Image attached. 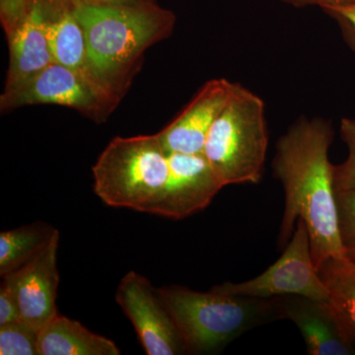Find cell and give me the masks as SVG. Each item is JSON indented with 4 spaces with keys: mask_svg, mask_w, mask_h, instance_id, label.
<instances>
[{
    "mask_svg": "<svg viewBox=\"0 0 355 355\" xmlns=\"http://www.w3.org/2000/svg\"><path fill=\"white\" fill-rule=\"evenodd\" d=\"M72 4L85 35L89 73L120 99L144 51L171 35L176 16L154 0L121 4L72 0Z\"/></svg>",
    "mask_w": 355,
    "mask_h": 355,
    "instance_id": "cell-2",
    "label": "cell"
},
{
    "mask_svg": "<svg viewBox=\"0 0 355 355\" xmlns=\"http://www.w3.org/2000/svg\"><path fill=\"white\" fill-rule=\"evenodd\" d=\"M55 230L50 224L36 222L0 233V275L6 277L31 261Z\"/></svg>",
    "mask_w": 355,
    "mask_h": 355,
    "instance_id": "cell-17",
    "label": "cell"
},
{
    "mask_svg": "<svg viewBox=\"0 0 355 355\" xmlns=\"http://www.w3.org/2000/svg\"><path fill=\"white\" fill-rule=\"evenodd\" d=\"M333 139L330 121L300 116L277 140L272 163L273 176L286 196L279 247L288 244L296 222L303 219L317 270L327 259L347 254L338 229L334 165L329 159Z\"/></svg>",
    "mask_w": 355,
    "mask_h": 355,
    "instance_id": "cell-1",
    "label": "cell"
},
{
    "mask_svg": "<svg viewBox=\"0 0 355 355\" xmlns=\"http://www.w3.org/2000/svg\"><path fill=\"white\" fill-rule=\"evenodd\" d=\"M338 229L345 250L355 248V190L335 191Z\"/></svg>",
    "mask_w": 355,
    "mask_h": 355,
    "instance_id": "cell-20",
    "label": "cell"
},
{
    "mask_svg": "<svg viewBox=\"0 0 355 355\" xmlns=\"http://www.w3.org/2000/svg\"><path fill=\"white\" fill-rule=\"evenodd\" d=\"M236 83L218 78L207 81L176 118L157 133L168 154H202L210 128L225 108Z\"/></svg>",
    "mask_w": 355,
    "mask_h": 355,
    "instance_id": "cell-11",
    "label": "cell"
},
{
    "mask_svg": "<svg viewBox=\"0 0 355 355\" xmlns=\"http://www.w3.org/2000/svg\"><path fill=\"white\" fill-rule=\"evenodd\" d=\"M92 170L95 193L106 205L161 216L170 167L157 135L114 137Z\"/></svg>",
    "mask_w": 355,
    "mask_h": 355,
    "instance_id": "cell-4",
    "label": "cell"
},
{
    "mask_svg": "<svg viewBox=\"0 0 355 355\" xmlns=\"http://www.w3.org/2000/svg\"><path fill=\"white\" fill-rule=\"evenodd\" d=\"M88 1L103 2V3H132V2L141 1V0H88Z\"/></svg>",
    "mask_w": 355,
    "mask_h": 355,
    "instance_id": "cell-24",
    "label": "cell"
},
{
    "mask_svg": "<svg viewBox=\"0 0 355 355\" xmlns=\"http://www.w3.org/2000/svg\"><path fill=\"white\" fill-rule=\"evenodd\" d=\"M327 13L331 14L334 17L338 18V20L349 24L355 33V2L349 6L335 7V8L324 10Z\"/></svg>",
    "mask_w": 355,
    "mask_h": 355,
    "instance_id": "cell-23",
    "label": "cell"
},
{
    "mask_svg": "<svg viewBox=\"0 0 355 355\" xmlns=\"http://www.w3.org/2000/svg\"><path fill=\"white\" fill-rule=\"evenodd\" d=\"M171 313L187 354H211L248 331L277 321L275 297L254 298L187 287L158 288Z\"/></svg>",
    "mask_w": 355,
    "mask_h": 355,
    "instance_id": "cell-3",
    "label": "cell"
},
{
    "mask_svg": "<svg viewBox=\"0 0 355 355\" xmlns=\"http://www.w3.org/2000/svg\"><path fill=\"white\" fill-rule=\"evenodd\" d=\"M268 146L265 103L236 83L232 97L210 128L203 155L222 187L258 184Z\"/></svg>",
    "mask_w": 355,
    "mask_h": 355,
    "instance_id": "cell-5",
    "label": "cell"
},
{
    "mask_svg": "<svg viewBox=\"0 0 355 355\" xmlns=\"http://www.w3.org/2000/svg\"><path fill=\"white\" fill-rule=\"evenodd\" d=\"M9 46L6 87H13L53 64L43 0H0Z\"/></svg>",
    "mask_w": 355,
    "mask_h": 355,
    "instance_id": "cell-9",
    "label": "cell"
},
{
    "mask_svg": "<svg viewBox=\"0 0 355 355\" xmlns=\"http://www.w3.org/2000/svg\"><path fill=\"white\" fill-rule=\"evenodd\" d=\"M170 175L161 216L183 219L205 209L223 187L202 154L169 153Z\"/></svg>",
    "mask_w": 355,
    "mask_h": 355,
    "instance_id": "cell-12",
    "label": "cell"
},
{
    "mask_svg": "<svg viewBox=\"0 0 355 355\" xmlns=\"http://www.w3.org/2000/svg\"><path fill=\"white\" fill-rule=\"evenodd\" d=\"M118 101L91 77L53 62L17 85L4 89L0 108L8 112L31 105H58L100 123L108 118Z\"/></svg>",
    "mask_w": 355,
    "mask_h": 355,
    "instance_id": "cell-6",
    "label": "cell"
},
{
    "mask_svg": "<svg viewBox=\"0 0 355 355\" xmlns=\"http://www.w3.org/2000/svg\"><path fill=\"white\" fill-rule=\"evenodd\" d=\"M116 301L132 322L140 343L148 355L187 354L171 313L146 277L135 272L121 279Z\"/></svg>",
    "mask_w": 355,
    "mask_h": 355,
    "instance_id": "cell-8",
    "label": "cell"
},
{
    "mask_svg": "<svg viewBox=\"0 0 355 355\" xmlns=\"http://www.w3.org/2000/svg\"><path fill=\"white\" fill-rule=\"evenodd\" d=\"M43 2L46 35L53 62L92 78L88 70L85 35L74 14L72 0Z\"/></svg>",
    "mask_w": 355,
    "mask_h": 355,
    "instance_id": "cell-14",
    "label": "cell"
},
{
    "mask_svg": "<svg viewBox=\"0 0 355 355\" xmlns=\"http://www.w3.org/2000/svg\"><path fill=\"white\" fill-rule=\"evenodd\" d=\"M39 331L24 321L0 326V354L40 355Z\"/></svg>",
    "mask_w": 355,
    "mask_h": 355,
    "instance_id": "cell-18",
    "label": "cell"
},
{
    "mask_svg": "<svg viewBox=\"0 0 355 355\" xmlns=\"http://www.w3.org/2000/svg\"><path fill=\"white\" fill-rule=\"evenodd\" d=\"M19 305L15 294L2 280L0 286V326L20 321Z\"/></svg>",
    "mask_w": 355,
    "mask_h": 355,
    "instance_id": "cell-21",
    "label": "cell"
},
{
    "mask_svg": "<svg viewBox=\"0 0 355 355\" xmlns=\"http://www.w3.org/2000/svg\"><path fill=\"white\" fill-rule=\"evenodd\" d=\"M295 230L282 257L259 277L247 282H224L217 291L245 297L272 298L286 295L304 296L328 301V289L320 277L312 253L309 232L303 219H298Z\"/></svg>",
    "mask_w": 355,
    "mask_h": 355,
    "instance_id": "cell-7",
    "label": "cell"
},
{
    "mask_svg": "<svg viewBox=\"0 0 355 355\" xmlns=\"http://www.w3.org/2000/svg\"><path fill=\"white\" fill-rule=\"evenodd\" d=\"M60 238L57 229L50 241L31 261L2 277L15 294L21 320L39 331L58 315L55 301L60 284Z\"/></svg>",
    "mask_w": 355,
    "mask_h": 355,
    "instance_id": "cell-10",
    "label": "cell"
},
{
    "mask_svg": "<svg viewBox=\"0 0 355 355\" xmlns=\"http://www.w3.org/2000/svg\"><path fill=\"white\" fill-rule=\"evenodd\" d=\"M340 137L349 148V156L342 164L334 165V189L355 190V116L340 121Z\"/></svg>",
    "mask_w": 355,
    "mask_h": 355,
    "instance_id": "cell-19",
    "label": "cell"
},
{
    "mask_svg": "<svg viewBox=\"0 0 355 355\" xmlns=\"http://www.w3.org/2000/svg\"><path fill=\"white\" fill-rule=\"evenodd\" d=\"M318 272L328 289L327 303L340 333L355 349V261L347 254L331 257Z\"/></svg>",
    "mask_w": 355,
    "mask_h": 355,
    "instance_id": "cell-16",
    "label": "cell"
},
{
    "mask_svg": "<svg viewBox=\"0 0 355 355\" xmlns=\"http://www.w3.org/2000/svg\"><path fill=\"white\" fill-rule=\"evenodd\" d=\"M294 7L317 6L323 10L354 3L355 0H279Z\"/></svg>",
    "mask_w": 355,
    "mask_h": 355,
    "instance_id": "cell-22",
    "label": "cell"
},
{
    "mask_svg": "<svg viewBox=\"0 0 355 355\" xmlns=\"http://www.w3.org/2000/svg\"><path fill=\"white\" fill-rule=\"evenodd\" d=\"M347 256L349 257L350 260L355 261V248L347 250Z\"/></svg>",
    "mask_w": 355,
    "mask_h": 355,
    "instance_id": "cell-25",
    "label": "cell"
},
{
    "mask_svg": "<svg viewBox=\"0 0 355 355\" xmlns=\"http://www.w3.org/2000/svg\"><path fill=\"white\" fill-rule=\"evenodd\" d=\"M277 318L297 326L311 355H352L355 349L343 338L327 301L300 295L275 297Z\"/></svg>",
    "mask_w": 355,
    "mask_h": 355,
    "instance_id": "cell-13",
    "label": "cell"
},
{
    "mask_svg": "<svg viewBox=\"0 0 355 355\" xmlns=\"http://www.w3.org/2000/svg\"><path fill=\"white\" fill-rule=\"evenodd\" d=\"M40 355H120L109 338L92 333L78 321L58 315L39 333Z\"/></svg>",
    "mask_w": 355,
    "mask_h": 355,
    "instance_id": "cell-15",
    "label": "cell"
}]
</instances>
